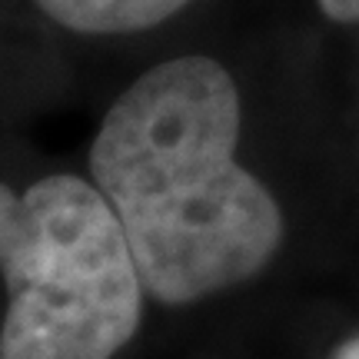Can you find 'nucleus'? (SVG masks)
Instances as JSON below:
<instances>
[{
	"label": "nucleus",
	"instance_id": "1",
	"mask_svg": "<svg viewBox=\"0 0 359 359\" xmlns=\"http://www.w3.org/2000/svg\"><path fill=\"white\" fill-rule=\"evenodd\" d=\"M243 103L226 67L180 53L114 97L87 173L127 230L147 296L193 306L250 283L283 243V210L240 163Z\"/></svg>",
	"mask_w": 359,
	"mask_h": 359
},
{
	"label": "nucleus",
	"instance_id": "5",
	"mask_svg": "<svg viewBox=\"0 0 359 359\" xmlns=\"http://www.w3.org/2000/svg\"><path fill=\"white\" fill-rule=\"evenodd\" d=\"M336 359H359V336L353 339V343H346V346L339 349V356Z\"/></svg>",
	"mask_w": 359,
	"mask_h": 359
},
{
	"label": "nucleus",
	"instance_id": "4",
	"mask_svg": "<svg viewBox=\"0 0 359 359\" xmlns=\"http://www.w3.org/2000/svg\"><path fill=\"white\" fill-rule=\"evenodd\" d=\"M320 11L339 24H359V0H316Z\"/></svg>",
	"mask_w": 359,
	"mask_h": 359
},
{
	"label": "nucleus",
	"instance_id": "3",
	"mask_svg": "<svg viewBox=\"0 0 359 359\" xmlns=\"http://www.w3.org/2000/svg\"><path fill=\"white\" fill-rule=\"evenodd\" d=\"M37 11L74 37H137L156 30L193 0H34Z\"/></svg>",
	"mask_w": 359,
	"mask_h": 359
},
{
	"label": "nucleus",
	"instance_id": "2",
	"mask_svg": "<svg viewBox=\"0 0 359 359\" xmlns=\"http://www.w3.org/2000/svg\"><path fill=\"white\" fill-rule=\"evenodd\" d=\"M0 359H114L140 330V266L90 173L0 180Z\"/></svg>",
	"mask_w": 359,
	"mask_h": 359
}]
</instances>
